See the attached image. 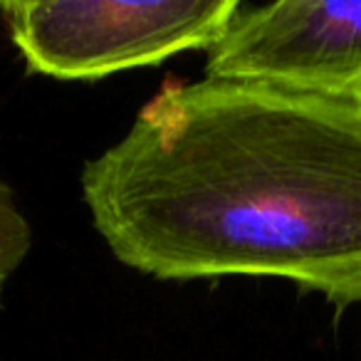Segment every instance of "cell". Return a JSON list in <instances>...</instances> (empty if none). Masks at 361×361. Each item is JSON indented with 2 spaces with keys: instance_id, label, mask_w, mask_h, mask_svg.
Instances as JSON below:
<instances>
[{
  "instance_id": "cell-1",
  "label": "cell",
  "mask_w": 361,
  "mask_h": 361,
  "mask_svg": "<svg viewBox=\"0 0 361 361\" xmlns=\"http://www.w3.org/2000/svg\"><path fill=\"white\" fill-rule=\"evenodd\" d=\"M82 196L116 260L156 280L272 277L361 305V99L166 82Z\"/></svg>"
},
{
  "instance_id": "cell-2",
  "label": "cell",
  "mask_w": 361,
  "mask_h": 361,
  "mask_svg": "<svg viewBox=\"0 0 361 361\" xmlns=\"http://www.w3.org/2000/svg\"><path fill=\"white\" fill-rule=\"evenodd\" d=\"M238 8V0H8L0 16L30 75L94 82L208 52Z\"/></svg>"
},
{
  "instance_id": "cell-3",
  "label": "cell",
  "mask_w": 361,
  "mask_h": 361,
  "mask_svg": "<svg viewBox=\"0 0 361 361\" xmlns=\"http://www.w3.org/2000/svg\"><path fill=\"white\" fill-rule=\"evenodd\" d=\"M206 80L361 99V3H240L208 50Z\"/></svg>"
},
{
  "instance_id": "cell-4",
  "label": "cell",
  "mask_w": 361,
  "mask_h": 361,
  "mask_svg": "<svg viewBox=\"0 0 361 361\" xmlns=\"http://www.w3.org/2000/svg\"><path fill=\"white\" fill-rule=\"evenodd\" d=\"M32 245V233L25 216L20 213L11 186L0 180V305L3 290L13 272L23 265Z\"/></svg>"
}]
</instances>
